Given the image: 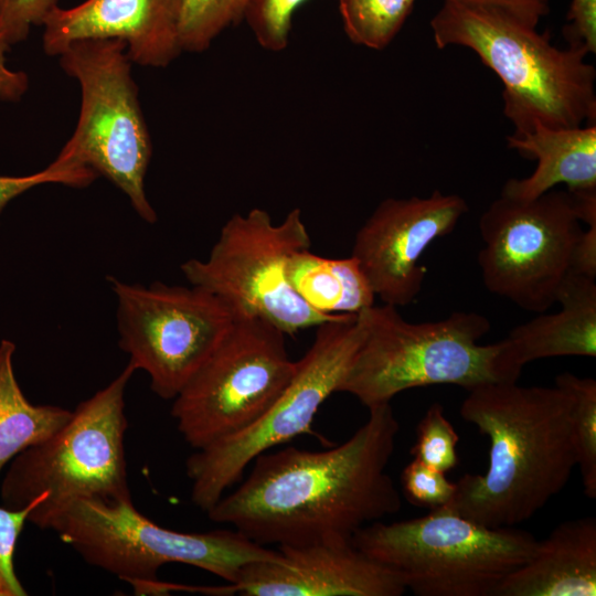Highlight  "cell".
Listing matches in <instances>:
<instances>
[{"mask_svg": "<svg viewBox=\"0 0 596 596\" xmlns=\"http://www.w3.org/2000/svg\"><path fill=\"white\" fill-rule=\"evenodd\" d=\"M556 312L540 315L514 327L503 339L510 368L521 375L529 362L553 356H596V281L570 273Z\"/></svg>", "mask_w": 596, "mask_h": 596, "instance_id": "cell-18", "label": "cell"}, {"mask_svg": "<svg viewBox=\"0 0 596 596\" xmlns=\"http://www.w3.org/2000/svg\"><path fill=\"white\" fill-rule=\"evenodd\" d=\"M583 230L568 189L554 188L531 200L500 194L479 220L485 287L521 309L545 312L572 273Z\"/></svg>", "mask_w": 596, "mask_h": 596, "instance_id": "cell-12", "label": "cell"}, {"mask_svg": "<svg viewBox=\"0 0 596 596\" xmlns=\"http://www.w3.org/2000/svg\"><path fill=\"white\" fill-rule=\"evenodd\" d=\"M10 44L0 34V100L18 102L29 86L25 73L10 70L6 64V53Z\"/></svg>", "mask_w": 596, "mask_h": 596, "instance_id": "cell-33", "label": "cell"}, {"mask_svg": "<svg viewBox=\"0 0 596 596\" xmlns=\"http://www.w3.org/2000/svg\"><path fill=\"white\" fill-rule=\"evenodd\" d=\"M596 519L564 521L538 541L531 557L510 573L494 596H595Z\"/></svg>", "mask_w": 596, "mask_h": 596, "instance_id": "cell-17", "label": "cell"}, {"mask_svg": "<svg viewBox=\"0 0 596 596\" xmlns=\"http://www.w3.org/2000/svg\"><path fill=\"white\" fill-rule=\"evenodd\" d=\"M417 0H339L349 40L371 50H384L394 40Z\"/></svg>", "mask_w": 596, "mask_h": 596, "instance_id": "cell-22", "label": "cell"}, {"mask_svg": "<svg viewBox=\"0 0 596 596\" xmlns=\"http://www.w3.org/2000/svg\"><path fill=\"white\" fill-rule=\"evenodd\" d=\"M467 212L464 198L439 190L383 200L358 230L351 252L375 297L394 307L413 302L426 276L421 257Z\"/></svg>", "mask_w": 596, "mask_h": 596, "instance_id": "cell-14", "label": "cell"}, {"mask_svg": "<svg viewBox=\"0 0 596 596\" xmlns=\"http://www.w3.org/2000/svg\"><path fill=\"white\" fill-rule=\"evenodd\" d=\"M555 385L572 398L571 428L584 493L596 498V381L568 372L555 377Z\"/></svg>", "mask_w": 596, "mask_h": 596, "instance_id": "cell-23", "label": "cell"}, {"mask_svg": "<svg viewBox=\"0 0 596 596\" xmlns=\"http://www.w3.org/2000/svg\"><path fill=\"white\" fill-rule=\"evenodd\" d=\"M270 322L236 315L206 361L173 398L171 416L187 444L203 448L255 422L292 379L297 361Z\"/></svg>", "mask_w": 596, "mask_h": 596, "instance_id": "cell-11", "label": "cell"}, {"mask_svg": "<svg viewBox=\"0 0 596 596\" xmlns=\"http://www.w3.org/2000/svg\"><path fill=\"white\" fill-rule=\"evenodd\" d=\"M458 440L453 424L445 416L443 405L434 403L416 427V440L411 454L426 465L446 472L458 465Z\"/></svg>", "mask_w": 596, "mask_h": 596, "instance_id": "cell-25", "label": "cell"}, {"mask_svg": "<svg viewBox=\"0 0 596 596\" xmlns=\"http://www.w3.org/2000/svg\"><path fill=\"white\" fill-rule=\"evenodd\" d=\"M49 530L86 563L142 593L158 581L157 573L166 564L195 566L234 584L246 564L276 555V550L234 529L181 532L161 526L139 512L132 500L77 499Z\"/></svg>", "mask_w": 596, "mask_h": 596, "instance_id": "cell-7", "label": "cell"}, {"mask_svg": "<svg viewBox=\"0 0 596 596\" xmlns=\"http://www.w3.org/2000/svg\"><path fill=\"white\" fill-rule=\"evenodd\" d=\"M362 340L338 392L368 408L390 403L403 391L453 384L472 390L517 382L503 340L481 344L490 330L483 315L456 311L437 321L411 322L397 307L372 305L356 313Z\"/></svg>", "mask_w": 596, "mask_h": 596, "instance_id": "cell-4", "label": "cell"}, {"mask_svg": "<svg viewBox=\"0 0 596 596\" xmlns=\"http://www.w3.org/2000/svg\"><path fill=\"white\" fill-rule=\"evenodd\" d=\"M182 0H85L45 19L43 50L60 55L71 43L119 39L132 63L166 67L181 53Z\"/></svg>", "mask_w": 596, "mask_h": 596, "instance_id": "cell-16", "label": "cell"}, {"mask_svg": "<svg viewBox=\"0 0 596 596\" xmlns=\"http://www.w3.org/2000/svg\"><path fill=\"white\" fill-rule=\"evenodd\" d=\"M567 45L596 52V0H572L562 29Z\"/></svg>", "mask_w": 596, "mask_h": 596, "instance_id": "cell-31", "label": "cell"}, {"mask_svg": "<svg viewBox=\"0 0 596 596\" xmlns=\"http://www.w3.org/2000/svg\"><path fill=\"white\" fill-rule=\"evenodd\" d=\"M0 596H17L12 586L0 571Z\"/></svg>", "mask_w": 596, "mask_h": 596, "instance_id": "cell-35", "label": "cell"}, {"mask_svg": "<svg viewBox=\"0 0 596 596\" xmlns=\"http://www.w3.org/2000/svg\"><path fill=\"white\" fill-rule=\"evenodd\" d=\"M117 301L118 344L146 372L151 391L173 400L232 328L236 315L210 291L108 277Z\"/></svg>", "mask_w": 596, "mask_h": 596, "instance_id": "cell-13", "label": "cell"}, {"mask_svg": "<svg viewBox=\"0 0 596 596\" xmlns=\"http://www.w3.org/2000/svg\"><path fill=\"white\" fill-rule=\"evenodd\" d=\"M571 407V395L557 385L501 382L469 390L460 415L489 438V465L483 475H464L445 507L490 528L533 517L576 466Z\"/></svg>", "mask_w": 596, "mask_h": 596, "instance_id": "cell-2", "label": "cell"}, {"mask_svg": "<svg viewBox=\"0 0 596 596\" xmlns=\"http://www.w3.org/2000/svg\"><path fill=\"white\" fill-rule=\"evenodd\" d=\"M504 13L521 23L538 28L550 13L552 0H453Z\"/></svg>", "mask_w": 596, "mask_h": 596, "instance_id": "cell-32", "label": "cell"}, {"mask_svg": "<svg viewBox=\"0 0 596 596\" xmlns=\"http://www.w3.org/2000/svg\"><path fill=\"white\" fill-rule=\"evenodd\" d=\"M536 542L526 531L486 526L446 507L419 518L375 521L351 538L418 596H494L531 557Z\"/></svg>", "mask_w": 596, "mask_h": 596, "instance_id": "cell-6", "label": "cell"}, {"mask_svg": "<svg viewBox=\"0 0 596 596\" xmlns=\"http://www.w3.org/2000/svg\"><path fill=\"white\" fill-rule=\"evenodd\" d=\"M508 147L521 157L536 160L532 174L509 179L501 195L531 200L565 184L570 190L596 188V124L551 128L535 124L523 135L507 137Z\"/></svg>", "mask_w": 596, "mask_h": 596, "instance_id": "cell-19", "label": "cell"}, {"mask_svg": "<svg viewBox=\"0 0 596 596\" xmlns=\"http://www.w3.org/2000/svg\"><path fill=\"white\" fill-rule=\"evenodd\" d=\"M295 292L326 315H356L374 305L375 295L353 256L327 258L310 248L296 253L287 269Z\"/></svg>", "mask_w": 596, "mask_h": 596, "instance_id": "cell-20", "label": "cell"}, {"mask_svg": "<svg viewBox=\"0 0 596 596\" xmlns=\"http://www.w3.org/2000/svg\"><path fill=\"white\" fill-rule=\"evenodd\" d=\"M58 0H0V34L10 44L24 41L33 25H43Z\"/></svg>", "mask_w": 596, "mask_h": 596, "instance_id": "cell-29", "label": "cell"}, {"mask_svg": "<svg viewBox=\"0 0 596 596\" xmlns=\"http://www.w3.org/2000/svg\"><path fill=\"white\" fill-rule=\"evenodd\" d=\"M58 56L63 71L79 84L81 109L74 132L55 160L104 175L143 221L155 223L157 213L145 190L152 146L126 43L81 40Z\"/></svg>", "mask_w": 596, "mask_h": 596, "instance_id": "cell-8", "label": "cell"}, {"mask_svg": "<svg viewBox=\"0 0 596 596\" xmlns=\"http://www.w3.org/2000/svg\"><path fill=\"white\" fill-rule=\"evenodd\" d=\"M42 497L33 500L28 507L12 510L0 507V571L12 586L17 596H25L26 590L14 570V553L18 539L28 522L30 511L41 501Z\"/></svg>", "mask_w": 596, "mask_h": 596, "instance_id": "cell-30", "label": "cell"}, {"mask_svg": "<svg viewBox=\"0 0 596 596\" xmlns=\"http://www.w3.org/2000/svg\"><path fill=\"white\" fill-rule=\"evenodd\" d=\"M135 371L128 362L110 383L81 402L61 428L9 462L0 487L2 505L20 510L42 497L28 522L49 530L77 499L131 500L125 391Z\"/></svg>", "mask_w": 596, "mask_h": 596, "instance_id": "cell-5", "label": "cell"}, {"mask_svg": "<svg viewBox=\"0 0 596 596\" xmlns=\"http://www.w3.org/2000/svg\"><path fill=\"white\" fill-rule=\"evenodd\" d=\"M96 178L97 174L88 168L68 166L56 160L44 170L33 174L0 175V213L11 200L36 185L61 183L73 188H84Z\"/></svg>", "mask_w": 596, "mask_h": 596, "instance_id": "cell-28", "label": "cell"}, {"mask_svg": "<svg viewBox=\"0 0 596 596\" xmlns=\"http://www.w3.org/2000/svg\"><path fill=\"white\" fill-rule=\"evenodd\" d=\"M361 340L356 315L319 324L292 379L273 404L246 428L195 449L187 459L193 504L207 512L256 457L309 433L320 406L338 392Z\"/></svg>", "mask_w": 596, "mask_h": 596, "instance_id": "cell-10", "label": "cell"}, {"mask_svg": "<svg viewBox=\"0 0 596 596\" xmlns=\"http://www.w3.org/2000/svg\"><path fill=\"white\" fill-rule=\"evenodd\" d=\"M310 245L300 209L274 223L267 211L253 207L232 215L209 256L185 260L181 272L190 285L215 295L235 315L262 318L294 336L341 316L312 309L289 284L291 257Z\"/></svg>", "mask_w": 596, "mask_h": 596, "instance_id": "cell-9", "label": "cell"}, {"mask_svg": "<svg viewBox=\"0 0 596 596\" xmlns=\"http://www.w3.org/2000/svg\"><path fill=\"white\" fill-rule=\"evenodd\" d=\"M15 344L0 342V472L17 455L61 428L72 411L56 405L32 404L14 373Z\"/></svg>", "mask_w": 596, "mask_h": 596, "instance_id": "cell-21", "label": "cell"}, {"mask_svg": "<svg viewBox=\"0 0 596 596\" xmlns=\"http://www.w3.org/2000/svg\"><path fill=\"white\" fill-rule=\"evenodd\" d=\"M401 482L404 496L412 504L430 510L447 505L457 488L444 471L416 458L404 467Z\"/></svg>", "mask_w": 596, "mask_h": 596, "instance_id": "cell-27", "label": "cell"}, {"mask_svg": "<svg viewBox=\"0 0 596 596\" xmlns=\"http://www.w3.org/2000/svg\"><path fill=\"white\" fill-rule=\"evenodd\" d=\"M307 0H249L244 14L256 42L270 52L286 49L295 12Z\"/></svg>", "mask_w": 596, "mask_h": 596, "instance_id": "cell-26", "label": "cell"}, {"mask_svg": "<svg viewBox=\"0 0 596 596\" xmlns=\"http://www.w3.org/2000/svg\"><path fill=\"white\" fill-rule=\"evenodd\" d=\"M273 558L246 564L234 583L243 596H401L397 574L351 540L277 546Z\"/></svg>", "mask_w": 596, "mask_h": 596, "instance_id": "cell-15", "label": "cell"}, {"mask_svg": "<svg viewBox=\"0 0 596 596\" xmlns=\"http://www.w3.org/2000/svg\"><path fill=\"white\" fill-rule=\"evenodd\" d=\"M572 273L596 278V224L583 230L575 248Z\"/></svg>", "mask_w": 596, "mask_h": 596, "instance_id": "cell-34", "label": "cell"}, {"mask_svg": "<svg viewBox=\"0 0 596 596\" xmlns=\"http://www.w3.org/2000/svg\"><path fill=\"white\" fill-rule=\"evenodd\" d=\"M249 0H182V52L200 53L228 26L243 21Z\"/></svg>", "mask_w": 596, "mask_h": 596, "instance_id": "cell-24", "label": "cell"}, {"mask_svg": "<svg viewBox=\"0 0 596 596\" xmlns=\"http://www.w3.org/2000/svg\"><path fill=\"white\" fill-rule=\"evenodd\" d=\"M435 45L462 46L501 81L503 115L523 135L535 124L574 128L596 124V70L587 51L558 47L539 32L496 10L443 0L429 21Z\"/></svg>", "mask_w": 596, "mask_h": 596, "instance_id": "cell-3", "label": "cell"}, {"mask_svg": "<svg viewBox=\"0 0 596 596\" xmlns=\"http://www.w3.org/2000/svg\"><path fill=\"white\" fill-rule=\"evenodd\" d=\"M323 450L286 447L256 457L246 479L206 513L260 545L351 540L366 524L395 514L401 496L386 472L400 424L390 403Z\"/></svg>", "mask_w": 596, "mask_h": 596, "instance_id": "cell-1", "label": "cell"}]
</instances>
